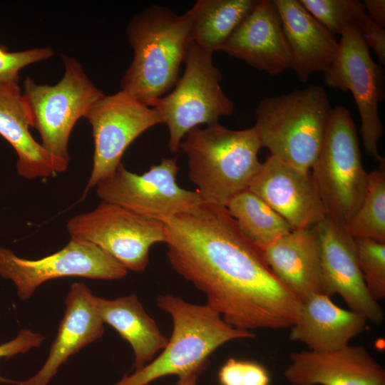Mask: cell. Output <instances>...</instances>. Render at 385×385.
<instances>
[{"instance_id": "11", "label": "cell", "mask_w": 385, "mask_h": 385, "mask_svg": "<svg viewBox=\"0 0 385 385\" xmlns=\"http://www.w3.org/2000/svg\"><path fill=\"white\" fill-rule=\"evenodd\" d=\"M324 83L334 89L350 91L361 120V135L366 153L379 164L384 158L378 145L383 133L379 104L384 98V73L371 58L354 26L341 35L337 54L324 72Z\"/></svg>"}, {"instance_id": "29", "label": "cell", "mask_w": 385, "mask_h": 385, "mask_svg": "<svg viewBox=\"0 0 385 385\" xmlns=\"http://www.w3.org/2000/svg\"><path fill=\"white\" fill-rule=\"evenodd\" d=\"M220 385H270L266 368L255 361L230 358L218 372Z\"/></svg>"}, {"instance_id": "19", "label": "cell", "mask_w": 385, "mask_h": 385, "mask_svg": "<svg viewBox=\"0 0 385 385\" xmlns=\"http://www.w3.org/2000/svg\"><path fill=\"white\" fill-rule=\"evenodd\" d=\"M92 294L83 283L71 285L64 316L44 364L34 376L17 384L48 385L70 356L103 336L104 323L93 305Z\"/></svg>"}, {"instance_id": "8", "label": "cell", "mask_w": 385, "mask_h": 385, "mask_svg": "<svg viewBox=\"0 0 385 385\" xmlns=\"http://www.w3.org/2000/svg\"><path fill=\"white\" fill-rule=\"evenodd\" d=\"M61 56L64 73L56 84H38L27 76L22 94L31 126L38 131L41 145L54 158L68 164V144L74 125L104 93L76 59L65 54Z\"/></svg>"}, {"instance_id": "34", "label": "cell", "mask_w": 385, "mask_h": 385, "mask_svg": "<svg viewBox=\"0 0 385 385\" xmlns=\"http://www.w3.org/2000/svg\"><path fill=\"white\" fill-rule=\"evenodd\" d=\"M197 376H191L183 379H179L176 385H197Z\"/></svg>"}, {"instance_id": "32", "label": "cell", "mask_w": 385, "mask_h": 385, "mask_svg": "<svg viewBox=\"0 0 385 385\" xmlns=\"http://www.w3.org/2000/svg\"><path fill=\"white\" fill-rule=\"evenodd\" d=\"M44 337L29 329H22L12 340L0 344V359H10L19 354H24L32 348L39 346ZM0 381H7L0 377Z\"/></svg>"}, {"instance_id": "15", "label": "cell", "mask_w": 385, "mask_h": 385, "mask_svg": "<svg viewBox=\"0 0 385 385\" xmlns=\"http://www.w3.org/2000/svg\"><path fill=\"white\" fill-rule=\"evenodd\" d=\"M282 216L292 230L315 226L326 217L309 173L269 155L248 188Z\"/></svg>"}, {"instance_id": "18", "label": "cell", "mask_w": 385, "mask_h": 385, "mask_svg": "<svg viewBox=\"0 0 385 385\" xmlns=\"http://www.w3.org/2000/svg\"><path fill=\"white\" fill-rule=\"evenodd\" d=\"M290 53L291 67L302 82L314 72H325L337 54L334 35L298 0H273Z\"/></svg>"}, {"instance_id": "22", "label": "cell", "mask_w": 385, "mask_h": 385, "mask_svg": "<svg viewBox=\"0 0 385 385\" xmlns=\"http://www.w3.org/2000/svg\"><path fill=\"white\" fill-rule=\"evenodd\" d=\"M366 322L361 314L336 305L329 297L316 294L302 302L289 339L305 344L308 350H337L361 334Z\"/></svg>"}, {"instance_id": "9", "label": "cell", "mask_w": 385, "mask_h": 385, "mask_svg": "<svg viewBox=\"0 0 385 385\" xmlns=\"http://www.w3.org/2000/svg\"><path fill=\"white\" fill-rule=\"evenodd\" d=\"M66 229L71 237L98 246L127 270L135 272H143L150 247L165 241L163 222L104 201L69 219Z\"/></svg>"}, {"instance_id": "6", "label": "cell", "mask_w": 385, "mask_h": 385, "mask_svg": "<svg viewBox=\"0 0 385 385\" xmlns=\"http://www.w3.org/2000/svg\"><path fill=\"white\" fill-rule=\"evenodd\" d=\"M311 170L326 217L345 225L359 207L368 182L356 125L346 108L332 109Z\"/></svg>"}, {"instance_id": "1", "label": "cell", "mask_w": 385, "mask_h": 385, "mask_svg": "<svg viewBox=\"0 0 385 385\" xmlns=\"http://www.w3.org/2000/svg\"><path fill=\"white\" fill-rule=\"evenodd\" d=\"M173 269L202 291L207 305L244 331L291 327L302 302L275 277L262 250L223 206L202 202L164 223Z\"/></svg>"}, {"instance_id": "5", "label": "cell", "mask_w": 385, "mask_h": 385, "mask_svg": "<svg viewBox=\"0 0 385 385\" xmlns=\"http://www.w3.org/2000/svg\"><path fill=\"white\" fill-rule=\"evenodd\" d=\"M332 109L325 89L312 85L261 100L255 111V128L270 155L309 173Z\"/></svg>"}, {"instance_id": "2", "label": "cell", "mask_w": 385, "mask_h": 385, "mask_svg": "<svg viewBox=\"0 0 385 385\" xmlns=\"http://www.w3.org/2000/svg\"><path fill=\"white\" fill-rule=\"evenodd\" d=\"M126 34L133 57L120 80V91L153 107L179 78L192 41L191 14L153 5L133 16Z\"/></svg>"}, {"instance_id": "13", "label": "cell", "mask_w": 385, "mask_h": 385, "mask_svg": "<svg viewBox=\"0 0 385 385\" xmlns=\"http://www.w3.org/2000/svg\"><path fill=\"white\" fill-rule=\"evenodd\" d=\"M84 118L92 127L94 143L93 167L84 194L115 172L133 140L161 123L153 107L122 91L104 94L89 108Z\"/></svg>"}, {"instance_id": "21", "label": "cell", "mask_w": 385, "mask_h": 385, "mask_svg": "<svg viewBox=\"0 0 385 385\" xmlns=\"http://www.w3.org/2000/svg\"><path fill=\"white\" fill-rule=\"evenodd\" d=\"M30 126L29 114L19 83H0V135L17 154L18 174L33 180L66 171L68 164L45 150L31 135Z\"/></svg>"}, {"instance_id": "4", "label": "cell", "mask_w": 385, "mask_h": 385, "mask_svg": "<svg viewBox=\"0 0 385 385\" xmlns=\"http://www.w3.org/2000/svg\"><path fill=\"white\" fill-rule=\"evenodd\" d=\"M262 147L255 126L232 130L218 122L190 130L179 150L188 158L189 178L202 202L226 207L249 188L262 163Z\"/></svg>"}, {"instance_id": "24", "label": "cell", "mask_w": 385, "mask_h": 385, "mask_svg": "<svg viewBox=\"0 0 385 385\" xmlns=\"http://www.w3.org/2000/svg\"><path fill=\"white\" fill-rule=\"evenodd\" d=\"M258 0H197L189 9L192 41L213 53L220 51Z\"/></svg>"}, {"instance_id": "33", "label": "cell", "mask_w": 385, "mask_h": 385, "mask_svg": "<svg viewBox=\"0 0 385 385\" xmlns=\"http://www.w3.org/2000/svg\"><path fill=\"white\" fill-rule=\"evenodd\" d=\"M366 14L376 24L385 26V1L365 0L363 2Z\"/></svg>"}, {"instance_id": "17", "label": "cell", "mask_w": 385, "mask_h": 385, "mask_svg": "<svg viewBox=\"0 0 385 385\" xmlns=\"http://www.w3.org/2000/svg\"><path fill=\"white\" fill-rule=\"evenodd\" d=\"M220 51L271 76L290 69L291 53L273 0H258Z\"/></svg>"}, {"instance_id": "3", "label": "cell", "mask_w": 385, "mask_h": 385, "mask_svg": "<svg viewBox=\"0 0 385 385\" xmlns=\"http://www.w3.org/2000/svg\"><path fill=\"white\" fill-rule=\"evenodd\" d=\"M159 309L168 313L173 333L162 353L131 375H124L114 385H148L159 378L197 376L205 369L210 356L232 340L252 339L255 334L228 324L208 305L185 302L172 294L159 295Z\"/></svg>"}, {"instance_id": "14", "label": "cell", "mask_w": 385, "mask_h": 385, "mask_svg": "<svg viewBox=\"0 0 385 385\" xmlns=\"http://www.w3.org/2000/svg\"><path fill=\"white\" fill-rule=\"evenodd\" d=\"M314 228L320 250L322 293L329 297L339 294L350 310L376 325L381 324L384 311L365 284L354 239L345 225L326 217Z\"/></svg>"}, {"instance_id": "30", "label": "cell", "mask_w": 385, "mask_h": 385, "mask_svg": "<svg viewBox=\"0 0 385 385\" xmlns=\"http://www.w3.org/2000/svg\"><path fill=\"white\" fill-rule=\"evenodd\" d=\"M53 55L54 51L48 46L11 52L5 46L0 45V83H19L22 68L49 59Z\"/></svg>"}, {"instance_id": "10", "label": "cell", "mask_w": 385, "mask_h": 385, "mask_svg": "<svg viewBox=\"0 0 385 385\" xmlns=\"http://www.w3.org/2000/svg\"><path fill=\"white\" fill-rule=\"evenodd\" d=\"M178 171L176 158H163L142 174L128 170L121 163L96 185V193L101 201L165 223L202 202L197 190H185L178 184Z\"/></svg>"}, {"instance_id": "12", "label": "cell", "mask_w": 385, "mask_h": 385, "mask_svg": "<svg viewBox=\"0 0 385 385\" xmlns=\"http://www.w3.org/2000/svg\"><path fill=\"white\" fill-rule=\"evenodd\" d=\"M128 270L98 246L74 237L59 251L38 260L18 257L0 246V276L12 281L18 297L29 299L46 281L63 277L115 280Z\"/></svg>"}, {"instance_id": "23", "label": "cell", "mask_w": 385, "mask_h": 385, "mask_svg": "<svg viewBox=\"0 0 385 385\" xmlns=\"http://www.w3.org/2000/svg\"><path fill=\"white\" fill-rule=\"evenodd\" d=\"M91 302L103 322L111 326L130 344L135 371L153 360L156 353L167 345L168 338L146 313L135 294L113 300L92 294Z\"/></svg>"}, {"instance_id": "28", "label": "cell", "mask_w": 385, "mask_h": 385, "mask_svg": "<svg viewBox=\"0 0 385 385\" xmlns=\"http://www.w3.org/2000/svg\"><path fill=\"white\" fill-rule=\"evenodd\" d=\"M354 242L365 284L374 299L379 302L385 297V242L367 238H355Z\"/></svg>"}, {"instance_id": "7", "label": "cell", "mask_w": 385, "mask_h": 385, "mask_svg": "<svg viewBox=\"0 0 385 385\" xmlns=\"http://www.w3.org/2000/svg\"><path fill=\"white\" fill-rule=\"evenodd\" d=\"M183 63V74L174 89L153 106L161 123L168 127V148L172 153L179 150L190 130L218 123L220 118L230 116L235 111L234 103L222 90V75L213 63L212 53L191 41Z\"/></svg>"}, {"instance_id": "26", "label": "cell", "mask_w": 385, "mask_h": 385, "mask_svg": "<svg viewBox=\"0 0 385 385\" xmlns=\"http://www.w3.org/2000/svg\"><path fill=\"white\" fill-rule=\"evenodd\" d=\"M345 227L354 239L367 238L385 242L384 163L368 173L365 195Z\"/></svg>"}, {"instance_id": "31", "label": "cell", "mask_w": 385, "mask_h": 385, "mask_svg": "<svg viewBox=\"0 0 385 385\" xmlns=\"http://www.w3.org/2000/svg\"><path fill=\"white\" fill-rule=\"evenodd\" d=\"M361 39L371 49L379 61L385 65V30L376 24L367 14L354 26Z\"/></svg>"}, {"instance_id": "25", "label": "cell", "mask_w": 385, "mask_h": 385, "mask_svg": "<svg viewBox=\"0 0 385 385\" xmlns=\"http://www.w3.org/2000/svg\"><path fill=\"white\" fill-rule=\"evenodd\" d=\"M225 207L241 232L262 250L292 230L282 216L249 188L232 197Z\"/></svg>"}, {"instance_id": "27", "label": "cell", "mask_w": 385, "mask_h": 385, "mask_svg": "<svg viewBox=\"0 0 385 385\" xmlns=\"http://www.w3.org/2000/svg\"><path fill=\"white\" fill-rule=\"evenodd\" d=\"M305 9L334 35H342L366 14L359 0H299Z\"/></svg>"}, {"instance_id": "20", "label": "cell", "mask_w": 385, "mask_h": 385, "mask_svg": "<svg viewBox=\"0 0 385 385\" xmlns=\"http://www.w3.org/2000/svg\"><path fill=\"white\" fill-rule=\"evenodd\" d=\"M279 281L301 302L322 293V270L314 227L292 230L262 250Z\"/></svg>"}, {"instance_id": "16", "label": "cell", "mask_w": 385, "mask_h": 385, "mask_svg": "<svg viewBox=\"0 0 385 385\" xmlns=\"http://www.w3.org/2000/svg\"><path fill=\"white\" fill-rule=\"evenodd\" d=\"M284 371L292 385H385V370L361 345L289 354Z\"/></svg>"}]
</instances>
